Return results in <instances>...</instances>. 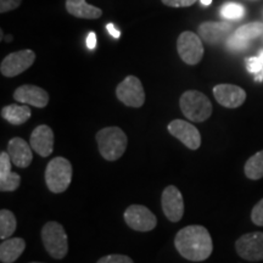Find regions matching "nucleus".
Segmentation results:
<instances>
[{"label": "nucleus", "mask_w": 263, "mask_h": 263, "mask_svg": "<svg viewBox=\"0 0 263 263\" xmlns=\"http://www.w3.org/2000/svg\"><path fill=\"white\" fill-rule=\"evenodd\" d=\"M174 246L180 256L193 262L205 261L213 250L211 235L202 226H188L180 229L174 238Z\"/></svg>", "instance_id": "obj_1"}, {"label": "nucleus", "mask_w": 263, "mask_h": 263, "mask_svg": "<svg viewBox=\"0 0 263 263\" xmlns=\"http://www.w3.org/2000/svg\"><path fill=\"white\" fill-rule=\"evenodd\" d=\"M100 155L107 161H116L127 149V136L118 127H106L97 133Z\"/></svg>", "instance_id": "obj_2"}, {"label": "nucleus", "mask_w": 263, "mask_h": 263, "mask_svg": "<svg viewBox=\"0 0 263 263\" xmlns=\"http://www.w3.org/2000/svg\"><path fill=\"white\" fill-rule=\"evenodd\" d=\"M179 105L184 116L193 122H203L212 115L211 101L199 90H186L183 93Z\"/></svg>", "instance_id": "obj_3"}, {"label": "nucleus", "mask_w": 263, "mask_h": 263, "mask_svg": "<svg viewBox=\"0 0 263 263\" xmlns=\"http://www.w3.org/2000/svg\"><path fill=\"white\" fill-rule=\"evenodd\" d=\"M72 180V164L64 157H55L45 170V183L51 193L60 194L67 190Z\"/></svg>", "instance_id": "obj_4"}, {"label": "nucleus", "mask_w": 263, "mask_h": 263, "mask_svg": "<svg viewBox=\"0 0 263 263\" xmlns=\"http://www.w3.org/2000/svg\"><path fill=\"white\" fill-rule=\"evenodd\" d=\"M42 240L45 250L52 258L61 259L68 252V239L64 227L58 222L45 223L42 229Z\"/></svg>", "instance_id": "obj_5"}, {"label": "nucleus", "mask_w": 263, "mask_h": 263, "mask_svg": "<svg viewBox=\"0 0 263 263\" xmlns=\"http://www.w3.org/2000/svg\"><path fill=\"white\" fill-rule=\"evenodd\" d=\"M177 50L180 59L188 65H197L203 58L201 38L196 33L190 31L180 33L177 41Z\"/></svg>", "instance_id": "obj_6"}, {"label": "nucleus", "mask_w": 263, "mask_h": 263, "mask_svg": "<svg viewBox=\"0 0 263 263\" xmlns=\"http://www.w3.org/2000/svg\"><path fill=\"white\" fill-rule=\"evenodd\" d=\"M116 95L118 100L129 107H141L145 103V91L139 78L128 76L117 85Z\"/></svg>", "instance_id": "obj_7"}, {"label": "nucleus", "mask_w": 263, "mask_h": 263, "mask_svg": "<svg viewBox=\"0 0 263 263\" xmlns=\"http://www.w3.org/2000/svg\"><path fill=\"white\" fill-rule=\"evenodd\" d=\"M34 51L29 50V49L11 52L2 61L0 71H2V74L5 76V77H15V76L21 74L22 72L28 70L34 64Z\"/></svg>", "instance_id": "obj_8"}, {"label": "nucleus", "mask_w": 263, "mask_h": 263, "mask_svg": "<svg viewBox=\"0 0 263 263\" xmlns=\"http://www.w3.org/2000/svg\"><path fill=\"white\" fill-rule=\"evenodd\" d=\"M235 249L241 258L250 262L263 259V233L254 232L245 234L236 240Z\"/></svg>", "instance_id": "obj_9"}, {"label": "nucleus", "mask_w": 263, "mask_h": 263, "mask_svg": "<svg viewBox=\"0 0 263 263\" xmlns=\"http://www.w3.org/2000/svg\"><path fill=\"white\" fill-rule=\"evenodd\" d=\"M124 221L132 229L138 232H150L157 224V218L143 205H130L124 211Z\"/></svg>", "instance_id": "obj_10"}, {"label": "nucleus", "mask_w": 263, "mask_h": 263, "mask_svg": "<svg viewBox=\"0 0 263 263\" xmlns=\"http://www.w3.org/2000/svg\"><path fill=\"white\" fill-rule=\"evenodd\" d=\"M168 132L174 138L179 139L190 150L199 149L201 145L200 132L192 123L183 120H174L168 124Z\"/></svg>", "instance_id": "obj_11"}, {"label": "nucleus", "mask_w": 263, "mask_h": 263, "mask_svg": "<svg viewBox=\"0 0 263 263\" xmlns=\"http://www.w3.org/2000/svg\"><path fill=\"white\" fill-rule=\"evenodd\" d=\"M162 210L164 216L171 222H179L184 215V201L183 195L178 188L174 185H168L163 190L161 197Z\"/></svg>", "instance_id": "obj_12"}, {"label": "nucleus", "mask_w": 263, "mask_h": 263, "mask_svg": "<svg viewBox=\"0 0 263 263\" xmlns=\"http://www.w3.org/2000/svg\"><path fill=\"white\" fill-rule=\"evenodd\" d=\"M217 103L228 108L241 106L246 100V91L234 84H218L213 88Z\"/></svg>", "instance_id": "obj_13"}, {"label": "nucleus", "mask_w": 263, "mask_h": 263, "mask_svg": "<svg viewBox=\"0 0 263 263\" xmlns=\"http://www.w3.org/2000/svg\"><path fill=\"white\" fill-rule=\"evenodd\" d=\"M233 26L229 22H203L199 26V35L203 42L210 45L219 44L224 39H228Z\"/></svg>", "instance_id": "obj_14"}, {"label": "nucleus", "mask_w": 263, "mask_h": 263, "mask_svg": "<svg viewBox=\"0 0 263 263\" xmlns=\"http://www.w3.org/2000/svg\"><path fill=\"white\" fill-rule=\"evenodd\" d=\"M14 99L18 103L43 108L49 103V94L43 88L37 87V85L25 84L15 90Z\"/></svg>", "instance_id": "obj_15"}, {"label": "nucleus", "mask_w": 263, "mask_h": 263, "mask_svg": "<svg viewBox=\"0 0 263 263\" xmlns=\"http://www.w3.org/2000/svg\"><path fill=\"white\" fill-rule=\"evenodd\" d=\"M32 149L42 157H48L54 149V133L51 128L45 124H41L31 134L29 140Z\"/></svg>", "instance_id": "obj_16"}, {"label": "nucleus", "mask_w": 263, "mask_h": 263, "mask_svg": "<svg viewBox=\"0 0 263 263\" xmlns=\"http://www.w3.org/2000/svg\"><path fill=\"white\" fill-rule=\"evenodd\" d=\"M8 154L12 161V164L26 168L31 164L33 160L32 146L22 138H14L8 144Z\"/></svg>", "instance_id": "obj_17"}, {"label": "nucleus", "mask_w": 263, "mask_h": 263, "mask_svg": "<svg viewBox=\"0 0 263 263\" xmlns=\"http://www.w3.org/2000/svg\"><path fill=\"white\" fill-rule=\"evenodd\" d=\"M66 10L74 17L85 20H95L103 15V10L89 5L85 0H66Z\"/></svg>", "instance_id": "obj_18"}, {"label": "nucleus", "mask_w": 263, "mask_h": 263, "mask_svg": "<svg viewBox=\"0 0 263 263\" xmlns=\"http://www.w3.org/2000/svg\"><path fill=\"white\" fill-rule=\"evenodd\" d=\"M26 249V242L21 238L5 239L0 245V261L12 263L17 259Z\"/></svg>", "instance_id": "obj_19"}, {"label": "nucleus", "mask_w": 263, "mask_h": 263, "mask_svg": "<svg viewBox=\"0 0 263 263\" xmlns=\"http://www.w3.org/2000/svg\"><path fill=\"white\" fill-rule=\"evenodd\" d=\"M31 108L27 105H16L11 104L8 106L3 107L2 110V116L4 120L8 121L9 123L14 124V126H20V124H24L27 122L31 117Z\"/></svg>", "instance_id": "obj_20"}, {"label": "nucleus", "mask_w": 263, "mask_h": 263, "mask_svg": "<svg viewBox=\"0 0 263 263\" xmlns=\"http://www.w3.org/2000/svg\"><path fill=\"white\" fill-rule=\"evenodd\" d=\"M246 177L252 180L263 178V150L251 156L245 163Z\"/></svg>", "instance_id": "obj_21"}, {"label": "nucleus", "mask_w": 263, "mask_h": 263, "mask_svg": "<svg viewBox=\"0 0 263 263\" xmlns=\"http://www.w3.org/2000/svg\"><path fill=\"white\" fill-rule=\"evenodd\" d=\"M16 230L15 215L9 210L3 209L0 211V238L9 239Z\"/></svg>", "instance_id": "obj_22"}, {"label": "nucleus", "mask_w": 263, "mask_h": 263, "mask_svg": "<svg viewBox=\"0 0 263 263\" xmlns=\"http://www.w3.org/2000/svg\"><path fill=\"white\" fill-rule=\"evenodd\" d=\"M234 34L242 39H246V41H251V39H255L263 34V24L262 22H251V24L244 25L236 29Z\"/></svg>", "instance_id": "obj_23"}, {"label": "nucleus", "mask_w": 263, "mask_h": 263, "mask_svg": "<svg viewBox=\"0 0 263 263\" xmlns=\"http://www.w3.org/2000/svg\"><path fill=\"white\" fill-rule=\"evenodd\" d=\"M221 16L226 20H240L244 17L245 8L238 3H226L221 8Z\"/></svg>", "instance_id": "obj_24"}, {"label": "nucleus", "mask_w": 263, "mask_h": 263, "mask_svg": "<svg viewBox=\"0 0 263 263\" xmlns=\"http://www.w3.org/2000/svg\"><path fill=\"white\" fill-rule=\"evenodd\" d=\"M21 184V177L18 173L11 172L5 178L0 179V190L2 192H14Z\"/></svg>", "instance_id": "obj_25"}, {"label": "nucleus", "mask_w": 263, "mask_h": 263, "mask_svg": "<svg viewBox=\"0 0 263 263\" xmlns=\"http://www.w3.org/2000/svg\"><path fill=\"white\" fill-rule=\"evenodd\" d=\"M249 42L250 41L240 38L236 34H232L229 35L228 39H227V48L232 51H242L249 48L250 45Z\"/></svg>", "instance_id": "obj_26"}, {"label": "nucleus", "mask_w": 263, "mask_h": 263, "mask_svg": "<svg viewBox=\"0 0 263 263\" xmlns=\"http://www.w3.org/2000/svg\"><path fill=\"white\" fill-rule=\"evenodd\" d=\"M11 164L12 161L10 159L8 151H2L0 154V179L5 178L8 174H10L12 172L11 171Z\"/></svg>", "instance_id": "obj_27"}, {"label": "nucleus", "mask_w": 263, "mask_h": 263, "mask_svg": "<svg viewBox=\"0 0 263 263\" xmlns=\"http://www.w3.org/2000/svg\"><path fill=\"white\" fill-rule=\"evenodd\" d=\"M97 263H134L126 255H107L101 257Z\"/></svg>", "instance_id": "obj_28"}, {"label": "nucleus", "mask_w": 263, "mask_h": 263, "mask_svg": "<svg viewBox=\"0 0 263 263\" xmlns=\"http://www.w3.org/2000/svg\"><path fill=\"white\" fill-rule=\"evenodd\" d=\"M251 219L256 226H263V199L252 209Z\"/></svg>", "instance_id": "obj_29"}, {"label": "nucleus", "mask_w": 263, "mask_h": 263, "mask_svg": "<svg viewBox=\"0 0 263 263\" xmlns=\"http://www.w3.org/2000/svg\"><path fill=\"white\" fill-rule=\"evenodd\" d=\"M21 3L22 0H0V12L5 14V12L17 9Z\"/></svg>", "instance_id": "obj_30"}, {"label": "nucleus", "mask_w": 263, "mask_h": 263, "mask_svg": "<svg viewBox=\"0 0 263 263\" xmlns=\"http://www.w3.org/2000/svg\"><path fill=\"white\" fill-rule=\"evenodd\" d=\"M197 0H162L164 5L170 8H188L195 4Z\"/></svg>", "instance_id": "obj_31"}, {"label": "nucleus", "mask_w": 263, "mask_h": 263, "mask_svg": "<svg viewBox=\"0 0 263 263\" xmlns=\"http://www.w3.org/2000/svg\"><path fill=\"white\" fill-rule=\"evenodd\" d=\"M85 44H87V48L89 49V50H94L95 47H97V34H95L94 32H90L89 34H88Z\"/></svg>", "instance_id": "obj_32"}, {"label": "nucleus", "mask_w": 263, "mask_h": 263, "mask_svg": "<svg viewBox=\"0 0 263 263\" xmlns=\"http://www.w3.org/2000/svg\"><path fill=\"white\" fill-rule=\"evenodd\" d=\"M106 29H107V32L110 33V34L112 35L114 38L118 39V38L121 37V32H120V29H117L116 27H115V25H114V24H107V25H106Z\"/></svg>", "instance_id": "obj_33"}, {"label": "nucleus", "mask_w": 263, "mask_h": 263, "mask_svg": "<svg viewBox=\"0 0 263 263\" xmlns=\"http://www.w3.org/2000/svg\"><path fill=\"white\" fill-rule=\"evenodd\" d=\"M200 2H201V4H202V5L209 6V5H211L212 0H200Z\"/></svg>", "instance_id": "obj_34"}, {"label": "nucleus", "mask_w": 263, "mask_h": 263, "mask_svg": "<svg viewBox=\"0 0 263 263\" xmlns=\"http://www.w3.org/2000/svg\"><path fill=\"white\" fill-rule=\"evenodd\" d=\"M31 263H41V262H31Z\"/></svg>", "instance_id": "obj_35"}]
</instances>
